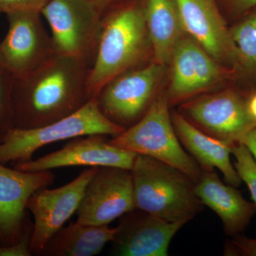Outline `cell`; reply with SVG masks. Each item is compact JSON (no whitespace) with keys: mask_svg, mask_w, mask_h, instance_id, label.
I'll return each instance as SVG.
<instances>
[{"mask_svg":"<svg viewBox=\"0 0 256 256\" xmlns=\"http://www.w3.org/2000/svg\"><path fill=\"white\" fill-rule=\"evenodd\" d=\"M246 146L256 164V126L244 134L240 142Z\"/></svg>","mask_w":256,"mask_h":256,"instance_id":"28","label":"cell"},{"mask_svg":"<svg viewBox=\"0 0 256 256\" xmlns=\"http://www.w3.org/2000/svg\"><path fill=\"white\" fill-rule=\"evenodd\" d=\"M164 66L152 62L118 76L96 97L102 114L128 129L142 118L156 96Z\"/></svg>","mask_w":256,"mask_h":256,"instance_id":"7","label":"cell"},{"mask_svg":"<svg viewBox=\"0 0 256 256\" xmlns=\"http://www.w3.org/2000/svg\"><path fill=\"white\" fill-rule=\"evenodd\" d=\"M247 99L233 90L198 98L182 106L185 118L208 136L233 146L255 127Z\"/></svg>","mask_w":256,"mask_h":256,"instance_id":"10","label":"cell"},{"mask_svg":"<svg viewBox=\"0 0 256 256\" xmlns=\"http://www.w3.org/2000/svg\"><path fill=\"white\" fill-rule=\"evenodd\" d=\"M98 168L84 170L60 188H42L32 195L26 206L34 220L30 244L32 255H40L50 239L76 213L86 186Z\"/></svg>","mask_w":256,"mask_h":256,"instance_id":"11","label":"cell"},{"mask_svg":"<svg viewBox=\"0 0 256 256\" xmlns=\"http://www.w3.org/2000/svg\"><path fill=\"white\" fill-rule=\"evenodd\" d=\"M124 130L102 114L95 98L74 114L46 126L10 128L0 141V163L30 161L37 150L58 141L92 134L114 138Z\"/></svg>","mask_w":256,"mask_h":256,"instance_id":"4","label":"cell"},{"mask_svg":"<svg viewBox=\"0 0 256 256\" xmlns=\"http://www.w3.org/2000/svg\"><path fill=\"white\" fill-rule=\"evenodd\" d=\"M229 9L236 14H242L256 8V0H226Z\"/></svg>","mask_w":256,"mask_h":256,"instance_id":"27","label":"cell"},{"mask_svg":"<svg viewBox=\"0 0 256 256\" xmlns=\"http://www.w3.org/2000/svg\"><path fill=\"white\" fill-rule=\"evenodd\" d=\"M14 78L8 72H0V141L13 128L12 92Z\"/></svg>","mask_w":256,"mask_h":256,"instance_id":"23","label":"cell"},{"mask_svg":"<svg viewBox=\"0 0 256 256\" xmlns=\"http://www.w3.org/2000/svg\"><path fill=\"white\" fill-rule=\"evenodd\" d=\"M195 192L202 204L218 216L230 236L244 232L256 214L254 203L246 200L236 188L224 183L215 170L202 171L195 182Z\"/></svg>","mask_w":256,"mask_h":256,"instance_id":"17","label":"cell"},{"mask_svg":"<svg viewBox=\"0 0 256 256\" xmlns=\"http://www.w3.org/2000/svg\"><path fill=\"white\" fill-rule=\"evenodd\" d=\"M232 154L235 158L234 166L242 182L246 183L256 206V164L250 152L242 142L232 146Z\"/></svg>","mask_w":256,"mask_h":256,"instance_id":"22","label":"cell"},{"mask_svg":"<svg viewBox=\"0 0 256 256\" xmlns=\"http://www.w3.org/2000/svg\"><path fill=\"white\" fill-rule=\"evenodd\" d=\"M130 171L136 210L166 222L186 223L202 210L195 182L174 166L138 154Z\"/></svg>","mask_w":256,"mask_h":256,"instance_id":"3","label":"cell"},{"mask_svg":"<svg viewBox=\"0 0 256 256\" xmlns=\"http://www.w3.org/2000/svg\"><path fill=\"white\" fill-rule=\"evenodd\" d=\"M171 82L168 92L170 104L188 100L218 85L228 68L218 63L190 36H182L171 60Z\"/></svg>","mask_w":256,"mask_h":256,"instance_id":"12","label":"cell"},{"mask_svg":"<svg viewBox=\"0 0 256 256\" xmlns=\"http://www.w3.org/2000/svg\"><path fill=\"white\" fill-rule=\"evenodd\" d=\"M226 256H256V238H250L244 236H234L224 252Z\"/></svg>","mask_w":256,"mask_h":256,"instance_id":"26","label":"cell"},{"mask_svg":"<svg viewBox=\"0 0 256 256\" xmlns=\"http://www.w3.org/2000/svg\"><path fill=\"white\" fill-rule=\"evenodd\" d=\"M50 0H0V12L8 14L18 12L34 11L41 12Z\"/></svg>","mask_w":256,"mask_h":256,"instance_id":"25","label":"cell"},{"mask_svg":"<svg viewBox=\"0 0 256 256\" xmlns=\"http://www.w3.org/2000/svg\"><path fill=\"white\" fill-rule=\"evenodd\" d=\"M33 225L26 224L18 242L9 245H0V256H32L30 244Z\"/></svg>","mask_w":256,"mask_h":256,"instance_id":"24","label":"cell"},{"mask_svg":"<svg viewBox=\"0 0 256 256\" xmlns=\"http://www.w3.org/2000/svg\"><path fill=\"white\" fill-rule=\"evenodd\" d=\"M171 117L178 140L202 170L218 169L226 183L236 188L242 185L230 160L232 146L204 132L180 112H173Z\"/></svg>","mask_w":256,"mask_h":256,"instance_id":"18","label":"cell"},{"mask_svg":"<svg viewBox=\"0 0 256 256\" xmlns=\"http://www.w3.org/2000/svg\"><path fill=\"white\" fill-rule=\"evenodd\" d=\"M116 227L75 222L60 228L50 239L40 256H92L112 242Z\"/></svg>","mask_w":256,"mask_h":256,"instance_id":"20","label":"cell"},{"mask_svg":"<svg viewBox=\"0 0 256 256\" xmlns=\"http://www.w3.org/2000/svg\"><path fill=\"white\" fill-rule=\"evenodd\" d=\"M92 3L100 12L104 18V15L108 13V10L116 2V0H88Z\"/></svg>","mask_w":256,"mask_h":256,"instance_id":"29","label":"cell"},{"mask_svg":"<svg viewBox=\"0 0 256 256\" xmlns=\"http://www.w3.org/2000/svg\"><path fill=\"white\" fill-rule=\"evenodd\" d=\"M90 68L79 58L54 54L31 73L14 78L13 128L42 127L85 106L92 99L87 86Z\"/></svg>","mask_w":256,"mask_h":256,"instance_id":"1","label":"cell"},{"mask_svg":"<svg viewBox=\"0 0 256 256\" xmlns=\"http://www.w3.org/2000/svg\"><path fill=\"white\" fill-rule=\"evenodd\" d=\"M152 50L144 8L132 3L102 18L97 52L88 77L92 98L118 76L142 66Z\"/></svg>","mask_w":256,"mask_h":256,"instance_id":"2","label":"cell"},{"mask_svg":"<svg viewBox=\"0 0 256 256\" xmlns=\"http://www.w3.org/2000/svg\"><path fill=\"white\" fill-rule=\"evenodd\" d=\"M169 106L168 94H158L142 118L109 142L171 165L196 182L203 170L178 140Z\"/></svg>","mask_w":256,"mask_h":256,"instance_id":"5","label":"cell"},{"mask_svg":"<svg viewBox=\"0 0 256 256\" xmlns=\"http://www.w3.org/2000/svg\"><path fill=\"white\" fill-rule=\"evenodd\" d=\"M134 210L130 170L100 166L86 186L76 210V222L89 225H108Z\"/></svg>","mask_w":256,"mask_h":256,"instance_id":"9","label":"cell"},{"mask_svg":"<svg viewBox=\"0 0 256 256\" xmlns=\"http://www.w3.org/2000/svg\"><path fill=\"white\" fill-rule=\"evenodd\" d=\"M143 8L154 62L166 65L185 33L178 4L175 0H146Z\"/></svg>","mask_w":256,"mask_h":256,"instance_id":"19","label":"cell"},{"mask_svg":"<svg viewBox=\"0 0 256 256\" xmlns=\"http://www.w3.org/2000/svg\"><path fill=\"white\" fill-rule=\"evenodd\" d=\"M184 31L226 68H240L238 50L215 0H175Z\"/></svg>","mask_w":256,"mask_h":256,"instance_id":"14","label":"cell"},{"mask_svg":"<svg viewBox=\"0 0 256 256\" xmlns=\"http://www.w3.org/2000/svg\"><path fill=\"white\" fill-rule=\"evenodd\" d=\"M246 106L249 116L256 122V92L247 99Z\"/></svg>","mask_w":256,"mask_h":256,"instance_id":"30","label":"cell"},{"mask_svg":"<svg viewBox=\"0 0 256 256\" xmlns=\"http://www.w3.org/2000/svg\"><path fill=\"white\" fill-rule=\"evenodd\" d=\"M8 31L0 43V60L13 78L24 76L55 54L40 12L6 14Z\"/></svg>","mask_w":256,"mask_h":256,"instance_id":"8","label":"cell"},{"mask_svg":"<svg viewBox=\"0 0 256 256\" xmlns=\"http://www.w3.org/2000/svg\"><path fill=\"white\" fill-rule=\"evenodd\" d=\"M55 178L50 170L24 172L0 163V245L18 242L28 200L35 192L52 184Z\"/></svg>","mask_w":256,"mask_h":256,"instance_id":"15","label":"cell"},{"mask_svg":"<svg viewBox=\"0 0 256 256\" xmlns=\"http://www.w3.org/2000/svg\"><path fill=\"white\" fill-rule=\"evenodd\" d=\"M186 222H169L143 210L122 216L116 226L112 252L120 256H166L171 240Z\"/></svg>","mask_w":256,"mask_h":256,"instance_id":"16","label":"cell"},{"mask_svg":"<svg viewBox=\"0 0 256 256\" xmlns=\"http://www.w3.org/2000/svg\"><path fill=\"white\" fill-rule=\"evenodd\" d=\"M0 72H8V70L5 69L2 63L1 60H0Z\"/></svg>","mask_w":256,"mask_h":256,"instance_id":"31","label":"cell"},{"mask_svg":"<svg viewBox=\"0 0 256 256\" xmlns=\"http://www.w3.org/2000/svg\"><path fill=\"white\" fill-rule=\"evenodd\" d=\"M41 14L52 32L55 54L79 58L92 67L102 23L95 5L88 0H50Z\"/></svg>","mask_w":256,"mask_h":256,"instance_id":"6","label":"cell"},{"mask_svg":"<svg viewBox=\"0 0 256 256\" xmlns=\"http://www.w3.org/2000/svg\"><path fill=\"white\" fill-rule=\"evenodd\" d=\"M238 50L240 68L256 72V8L230 30Z\"/></svg>","mask_w":256,"mask_h":256,"instance_id":"21","label":"cell"},{"mask_svg":"<svg viewBox=\"0 0 256 256\" xmlns=\"http://www.w3.org/2000/svg\"><path fill=\"white\" fill-rule=\"evenodd\" d=\"M102 134L74 138L63 148L35 160L20 162L14 168L45 171L72 166H114L131 170L138 154L111 144Z\"/></svg>","mask_w":256,"mask_h":256,"instance_id":"13","label":"cell"}]
</instances>
